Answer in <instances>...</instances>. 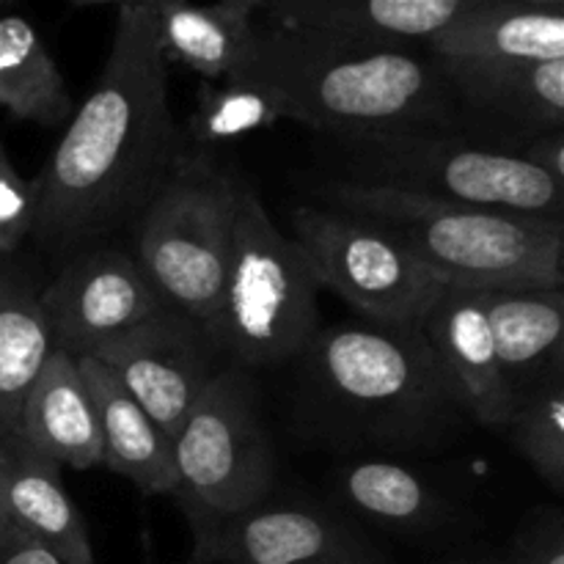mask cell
<instances>
[{"mask_svg":"<svg viewBox=\"0 0 564 564\" xmlns=\"http://www.w3.org/2000/svg\"><path fill=\"white\" fill-rule=\"evenodd\" d=\"M292 229L319 286L372 323L413 328L441 292L405 242L375 220L323 204L295 209Z\"/></svg>","mask_w":564,"mask_h":564,"instance_id":"9","label":"cell"},{"mask_svg":"<svg viewBox=\"0 0 564 564\" xmlns=\"http://www.w3.org/2000/svg\"><path fill=\"white\" fill-rule=\"evenodd\" d=\"M512 441L523 460L551 490L564 488V383L562 364H554L529 394L521 397L510 422Z\"/></svg>","mask_w":564,"mask_h":564,"instance_id":"25","label":"cell"},{"mask_svg":"<svg viewBox=\"0 0 564 564\" xmlns=\"http://www.w3.org/2000/svg\"><path fill=\"white\" fill-rule=\"evenodd\" d=\"M17 435L58 466L83 471L102 463L97 408L75 356L53 347L22 402Z\"/></svg>","mask_w":564,"mask_h":564,"instance_id":"17","label":"cell"},{"mask_svg":"<svg viewBox=\"0 0 564 564\" xmlns=\"http://www.w3.org/2000/svg\"><path fill=\"white\" fill-rule=\"evenodd\" d=\"M323 202L400 237L441 286L499 292L564 284V220L457 207L341 180L325 187Z\"/></svg>","mask_w":564,"mask_h":564,"instance_id":"3","label":"cell"},{"mask_svg":"<svg viewBox=\"0 0 564 564\" xmlns=\"http://www.w3.org/2000/svg\"><path fill=\"white\" fill-rule=\"evenodd\" d=\"M424 47L433 58L457 64L564 61V6L477 0Z\"/></svg>","mask_w":564,"mask_h":564,"instance_id":"15","label":"cell"},{"mask_svg":"<svg viewBox=\"0 0 564 564\" xmlns=\"http://www.w3.org/2000/svg\"><path fill=\"white\" fill-rule=\"evenodd\" d=\"M17 0H0V9H3V6H14Z\"/></svg>","mask_w":564,"mask_h":564,"instance_id":"33","label":"cell"},{"mask_svg":"<svg viewBox=\"0 0 564 564\" xmlns=\"http://www.w3.org/2000/svg\"><path fill=\"white\" fill-rule=\"evenodd\" d=\"M457 564H488V562H457Z\"/></svg>","mask_w":564,"mask_h":564,"instance_id":"34","label":"cell"},{"mask_svg":"<svg viewBox=\"0 0 564 564\" xmlns=\"http://www.w3.org/2000/svg\"><path fill=\"white\" fill-rule=\"evenodd\" d=\"M279 119V105L264 88L224 77L204 83L187 130L196 143H224L246 132L268 130Z\"/></svg>","mask_w":564,"mask_h":564,"instance_id":"26","label":"cell"},{"mask_svg":"<svg viewBox=\"0 0 564 564\" xmlns=\"http://www.w3.org/2000/svg\"><path fill=\"white\" fill-rule=\"evenodd\" d=\"M154 6H121L97 86L36 176L31 235L72 248L141 215L176 160L169 72Z\"/></svg>","mask_w":564,"mask_h":564,"instance_id":"1","label":"cell"},{"mask_svg":"<svg viewBox=\"0 0 564 564\" xmlns=\"http://www.w3.org/2000/svg\"><path fill=\"white\" fill-rule=\"evenodd\" d=\"M518 3H560V6H564V0H518Z\"/></svg>","mask_w":564,"mask_h":564,"instance_id":"32","label":"cell"},{"mask_svg":"<svg viewBox=\"0 0 564 564\" xmlns=\"http://www.w3.org/2000/svg\"><path fill=\"white\" fill-rule=\"evenodd\" d=\"M36 215V182H28L9 160L0 141V257H11L14 248L31 235Z\"/></svg>","mask_w":564,"mask_h":564,"instance_id":"27","label":"cell"},{"mask_svg":"<svg viewBox=\"0 0 564 564\" xmlns=\"http://www.w3.org/2000/svg\"><path fill=\"white\" fill-rule=\"evenodd\" d=\"M319 290L301 242L281 235L257 191L237 182L224 286L204 330L209 345L242 367L286 361L317 334Z\"/></svg>","mask_w":564,"mask_h":564,"instance_id":"4","label":"cell"},{"mask_svg":"<svg viewBox=\"0 0 564 564\" xmlns=\"http://www.w3.org/2000/svg\"><path fill=\"white\" fill-rule=\"evenodd\" d=\"M75 6H158L160 0H72Z\"/></svg>","mask_w":564,"mask_h":564,"instance_id":"31","label":"cell"},{"mask_svg":"<svg viewBox=\"0 0 564 564\" xmlns=\"http://www.w3.org/2000/svg\"><path fill=\"white\" fill-rule=\"evenodd\" d=\"M339 141L347 152L341 182L457 207L562 220V182L516 149L446 132H383Z\"/></svg>","mask_w":564,"mask_h":564,"instance_id":"5","label":"cell"},{"mask_svg":"<svg viewBox=\"0 0 564 564\" xmlns=\"http://www.w3.org/2000/svg\"><path fill=\"white\" fill-rule=\"evenodd\" d=\"M171 446L180 479L174 496L191 518L196 549L268 499L273 452L246 375L215 372Z\"/></svg>","mask_w":564,"mask_h":564,"instance_id":"8","label":"cell"},{"mask_svg":"<svg viewBox=\"0 0 564 564\" xmlns=\"http://www.w3.org/2000/svg\"><path fill=\"white\" fill-rule=\"evenodd\" d=\"M413 328L427 341L457 402L485 427H507L521 397L496 356L482 292L441 286Z\"/></svg>","mask_w":564,"mask_h":564,"instance_id":"13","label":"cell"},{"mask_svg":"<svg viewBox=\"0 0 564 564\" xmlns=\"http://www.w3.org/2000/svg\"><path fill=\"white\" fill-rule=\"evenodd\" d=\"M202 564H391L358 529L314 507L259 505L196 549Z\"/></svg>","mask_w":564,"mask_h":564,"instance_id":"12","label":"cell"},{"mask_svg":"<svg viewBox=\"0 0 564 564\" xmlns=\"http://www.w3.org/2000/svg\"><path fill=\"white\" fill-rule=\"evenodd\" d=\"M477 0H262L268 22L380 44H427Z\"/></svg>","mask_w":564,"mask_h":564,"instance_id":"18","label":"cell"},{"mask_svg":"<svg viewBox=\"0 0 564 564\" xmlns=\"http://www.w3.org/2000/svg\"><path fill=\"white\" fill-rule=\"evenodd\" d=\"M257 11L262 0H160L154 6L160 50L165 61H180L204 80H224L251 42Z\"/></svg>","mask_w":564,"mask_h":564,"instance_id":"20","label":"cell"},{"mask_svg":"<svg viewBox=\"0 0 564 564\" xmlns=\"http://www.w3.org/2000/svg\"><path fill=\"white\" fill-rule=\"evenodd\" d=\"M438 66L449 83L457 110L463 108L477 119L512 127L521 132V138H527V147L545 132L562 130L564 61H529V64L438 61Z\"/></svg>","mask_w":564,"mask_h":564,"instance_id":"16","label":"cell"},{"mask_svg":"<svg viewBox=\"0 0 564 564\" xmlns=\"http://www.w3.org/2000/svg\"><path fill=\"white\" fill-rule=\"evenodd\" d=\"M0 518L64 564H94L86 518L61 482V466L20 435L0 438Z\"/></svg>","mask_w":564,"mask_h":564,"instance_id":"14","label":"cell"},{"mask_svg":"<svg viewBox=\"0 0 564 564\" xmlns=\"http://www.w3.org/2000/svg\"><path fill=\"white\" fill-rule=\"evenodd\" d=\"M42 308L55 350L77 358L165 306L135 259L97 248L61 270L42 292Z\"/></svg>","mask_w":564,"mask_h":564,"instance_id":"11","label":"cell"},{"mask_svg":"<svg viewBox=\"0 0 564 564\" xmlns=\"http://www.w3.org/2000/svg\"><path fill=\"white\" fill-rule=\"evenodd\" d=\"M207 347L213 345L196 323L163 308L99 341L88 356L108 367L141 411L174 441L215 378Z\"/></svg>","mask_w":564,"mask_h":564,"instance_id":"10","label":"cell"},{"mask_svg":"<svg viewBox=\"0 0 564 564\" xmlns=\"http://www.w3.org/2000/svg\"><path fill=\"white\" fill-rule=\"evenodd\" d=\"M237 180L207 158L176 160L138 215V259L165 308L207 330L235 229Z\"/></svg>","mask_w":564,"mask_h":564,"instance_id":"6","label":"cell"},{"mask_svg":"<svg viewBox=\"0 0 564 564\" xmlns=\"http://www.w3.org/2000/svg\"><path fill=\"white\" fill-rule=\"evenodd\" d=\"M529 160H532L538 169H543L545 174H551L554 180H564V135L562 130L545 132V135L534 138L527 149H523Z\"/></svg>","mask_w":564,"mask_h":564,"instance_id":"30","label":"cell"},{"mask_svg":"<svg viewBox=\"0 0 564 564\" xmlns=\"http://www.w3.org/2000/svg\"><path fill=\"white\" fill-rule=\"evenodd\" d=\"M264 88L292 119L334 138L444 132L455 97L424 44H380L257 22L229 72Z\"/></svg>","mask_w":564,"mask_h":564,"instance_id":"2","label":"cell"},{"mask_svg":"<svg viewBox=\"0 0 564 564\" xmlns=\"http://www.w3.org/2000/svg\"><path fill=\"white\" fill-rule=\"evenodd\" d=\"M306 350L330 405L389 438H419L457 402L416 328L339 325L314 334Z\"/></svg>","mask_w":564,"mask_h":564,"instance_id":"7","label":"cell"},{"mask_svg":"<svg viewBox=\"0 0 564 564\" xmlns=\"http://www.w3.org/2000/svg\"><path fill=\"white\" fill-rule=\"evenodd\" d=\"M77 369L97 408L102 466L135 482L143 494L174 496L180 479L169 435L141 411V405L97 358L77 356Z\"/></svg>","mask_w":564,"mask_h":564,"instance_id":"19","label":"cell"},{"mask_svg":"<svg viewBox=\"0 0 564 564\" xmlns=\"http://www.w3.org/2000/svg\"><path fill=\"white\" fill-rule=\"evenodd\" d=\"M0 105L39 127H58L75 113L58 64L20 14L0 17Z\"/></svg>","mask_w":564,"mask_h":564,"instance_id":"23","label":"cell"},{"mask_svg":"<svg viewBox=\"0 0 564 564\" xmlns=\"http://www.w3.org/2000/svg\"><path fill=\"white\" fill-rule=\"evenodd\" d=\"M53 352L42 295L0 257V438L17 435L22 402Z\"/></svg>","mask_w":564,"mask_h":564,"instance_id":"21","label":"cell"},{"mask_svg":"<svg viewBox=\"0 0 564 564\" xmlns=\"http://www.w3.org/2000/svg\"><path fill=\"white\" fill-rule=\"evenodd\" d=\"M512 564H564V523L560 512H545L512 543Z\"/></svg>","mask_w":564,"mask_h":564,"instance_id":"28","label":"cell"},{"mask_svg":"<svg viewBox=\"0 0 564 564\" xmlns=\"http://www.w3.org/2000/svg\"><path fill=\"white\" fill-rule=\"evenodd\" d=\"M496 356L518 394V378L538 380L562 364L564 295L554 290L482 292Z\"/></svg>","mask_w":564,"mask_h":564,"instance_id":"22","label":"cell"},{"mask_svg":"<svg viewBox=\"0 0 564 564\" xmlns=\"http://www.w3.org/2000/svg\"><path fill=\"white\" fill-rule=\"evenodd\" d=\"M347 507L394 529L427 527L438 516V496L413 471L386 460H364L339 479Z\"/></svg>","mask_w":564,"mask_h":564,"instance_id":"24","label":"cell"},{"mask_svg":"<svg viewBox=\"0 0 564 564\" xmlns=\"http://www.w3.org/2000/svg\"><path fill=\"white\" fill-rule=\"evenodd\" d=\"M0 564H64L44 545L0 518Z\"/></svg>","mask_w":564,"mask_h":564,"instance_id":"29","label":"cell"}]
</instances>
